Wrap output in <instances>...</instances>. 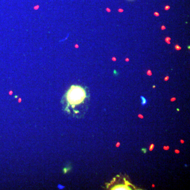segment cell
<instances>
[{
  "label": "cell",
  "instance_id": "1",
  "mask_svg": "<svg viewBox=\"0 0 190 190\" xmlns=\"http://www.w3.org/2000/svg\"><path fill=\"white\" fill-rule=\"evenodd\" d=\"M86 97L85 89L83 87L78 85L71 86L65 95L68 104L72 107L83 103Z\"/></svg>",
  "mask_w": 190,
  "mask_h": 190
},
{
  "label": "cell",
  "instance_id": "2",
  "mask_svg": "<svg viewBox=\"0 0 190 190\" xmlns=\"http://www.w3.org/2000/svg\"><path fill=\"white\" fill-rule=\"evenodd\" d=\"M129 184V183L127 182V184H120V185H118L115 187L111 188V190H131L130 187H129L128 185Z\"/></svg>",
  "mask_w": 190,
  "mask_h": 190
}]
</instances>
